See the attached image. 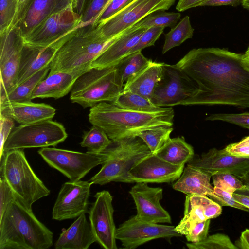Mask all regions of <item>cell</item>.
Returning <instances> with one entry per match:
<instances>
[{"label":"cell","mask_w":249,"mask_h":249,"mask_svg":"<svg viewBox=\"0 0 249 249\" xmlns=\"http://www.w3.org/2000/svg\"><path fill=\"white\" fill-rule=\"evenodd\" d=\"M176 0H134L103 23L97 25L104 37L112 38L148 15L169 9Z\"/></svg>","instance_id":"cell-12"},{"label":"cell","mask_w":249,"mask_h":249,"mask_svg":"<svg viewBox=\"0 0 249 249\" xmlns=\"http://www.w3.org/2000/svg\"><path fill=\"white\" fill-rule=\"evenodd\" d=\"M129 192L135 203L136 215L139 218L154 223H172L169 213L160 204L163 196L162 188L149 187L145 182H137Z\"/></svg>","instance_id":"cell-19"},{"label":"cell","mask_w":249,"mask_h":249,"mask_svg":"<svg viewBox=\"0 0 249 249\" xmlns=\"http://www.w3.org/2000/svg\"><path fill=\"white\" fill-rule=\"evenodd\" d=\"M32 0H18L17 12L11 28L15 27L21 19Z\"/></svg>","instance_id":"cell-48"},{"label":"cell","mask_w":249,"mask_h":249,"mask_svg":"<svg viewBox=\"0 0 249 249\" xmlns=\"http://www.w3.org/2000/svg\"><path fill=\"white\" fill-rule=\"evenodd\" d=\"M67 137L63 125L52 119L20 124L12 130L0 150L1 155L13 149L55 146Z\"/></svg>","instance_id":"cell-8"},{"label":"cell","mask_w":249,"mask_h":249,"mask_svg":"<svg viewBox=\"0 0 249 249\" xmlns=\"http://www.w3.org/2000/svg\"><path fill=\"white\" fill-rule=\"evenodd\" d=\"M50 65L40 70L17 86L6 95L0 97V105L12 102L31 101L32 94L38 84L50 71Z\"/></svg>","instance_id":"cell-29"},{"label":"cell","mask_w":249,"mask_h":249,"mask_svg":"<svg viewBox=\"0 0 249 249\" xmlns=\"http://www.w3.org/2000/svg\"><path fill=\"white\" fill-rule=\"evenodd\" d=\"M73 0H32L20 21L14 27L23 38L51 15L73 7Z\"/></svg>","instance_id":"cell-23"},{"label":"cell","mask_w":249,"mask_h":249,"mask_svg":"<svg viewBox=\"0 0 249 249\" xmlns=\"http://www.w3.org/2000/svg\"><path fill=\"white\" fill-rule=\"evenodd\" d=\"M242 59L243 63L249 68V46L245 53L242 54Z\"/></svg>","instance_id":"cell-56"},{"label":"cell","mask_w":249,"mask_h":249,"mask_svg":"<svg viewBox=\"0 0 249 249\" xmlns=\"http://www.w3.org/2000/svg\"><path fill=\"white\" fill-rule=\"evenodd\" d=\"M96 239L86 213L77 217L67 229H63L54 243L55 249H88Z\"/></svg>","instance_id":"cell-24"},{"label":"cell","mask_w":249,"mask_h":249,"mask_svg":"<svg viewBox=\"0 0 249 249\" xmlns=\"http://www.w3.org/2000/svg\"><path fill=\"white\" fill-rule=\"evenodd\" d=\"M88 213L89 222L97 242L105 249H117L116 229L113 219V197L107 190L98 192Z\"/></svg>","instance_id":"cell-14"},{"label":"cell","mask_w":249,"mask_h":249,"mask_svg":"<svg viewBox=\"0 0 249 249\" xmlns=\"http://www.w3.org/2000/svg\"><path fill=\"white\" fill-rule=\"evenodd\" d=\"M180 13L158 12L151 14L136 24L140 27L149 28L151 27H171L177 23L180 19Z\"/></svg>","instance_id":"cell-35"},{"label":"cell","mask_w":249,"mask_h":249,"mask_svg":"<svg viewBox=\"0 0 249 249\" xmlns=\"http://www.w3.org/2000/svg\"><path fill=\"white\" fill-rule=\"evenodd\" d=\"M24 46L23 38L15 27L0 35V97L16 86Z\"/></svg>","instance_id":"cell-15"},{"label":"cell","mask_w":249,"mask_h":249,"mask_svg":"<svg viewBox=\"0 0 249 249\" xmlns=\"http://www.w3.org/2000/svg\"><path fill=\"white\" fill-rule=\"evenodd\" d=\"M120 34L107 38L101 34L97 25L80 26L56 53L50 64L49 74L68 72L82 75L90 69L93 61Z\"/></svg>","instance_id":"cell-4"},{"label":"cell","mask_w":249,"mask_h":249,"mask_svg":"<svg viewBox=\"0 0 249 249\" xmlns=\"http://www.w3.org/2000/svg\"><path fill=\"white\" fill-rule=\"evenodd\" d=\"M113 103L126 109L142 112L155 111L162 108L156 106L151 100L130 92H121Z\"/></svg>","instance_id":"cell-31"},{"label":"cell","mask_w":249,"mask_h":249,"mask_svg":"<svg viewBox=\"0 0 249 249\" xmlns=\"http://www.w3.org/2000/svg\"><path fill=\"white\" fill-rule=\"evenodd\" d=\"M205 0H178L176 9L179 12H182L191 8L199 6Z\"/></svg>","instance_id":"cell-50"},{"label":"cell","mask_w":249,"mask_h":249,"mask_svg":"<svg viewBox=\"0 0 249 249\" xmlns=\"http://www.w3.org/2000/svg\"><path fill=\"white\" fill-rule=\"evenodd\" d=\"M241 5L244 8L249 10V0H242Z\"/></svg>","instance_id":"cell-57"},{"label":"cell","mask_w":249,"mask_h":249,"mask_svg":"<svg viewBox=\"0 0 249 249\" xmlns=\"http://www.w3.org/2000/svg\"><path fill=\"white\" fill-rule=\"evenodd\" d=\"M187 165L211 176L217 174L230 173L240 177L249 169V159L227 154L223 149L219 150L213 148L200 156L194 155L187 162Z\"/></svg>","instance_id":"cell-18"},{"label":"cell","mask_w":249,"mask_h":249,"mask_svg":"<svg viewBox=\"0 0 249 249\" xmlns=\"http://www.w3.org/2000/svg\"><path fill=\"white\" fill-rule=\"evenodd\" d=\"M174 117L172 107L142 112L126 109L109 102H102L92 107L89 114L91 124L102 129L111 140L138 136L147 129L173 126Z\"/></svg>","instance_id":"cell-2"},{"label":"cell","mask_w":249,"mask_h":249,"mask_svg":"<svg viewBox=\"0 0 249 249\" xmlns=\"http://www.w3.org/2000/svg\"><path fill=\"white\" fill-rule=\"evenodd\" d=\"M242 0H205L201 3V6H237L241 4Z\"/></svg>","instance_id":"cell-49"},{"label":"cell","mask_w":249,"mask_h":249,"mask_svg":"<svg viewBox=\"0 0 249 249\" xmlns=\"http://www.w3.org/2000/svg\"><path fill=\"white\" fill-rule=\"evenodd\" d=\"M0 115L9 117L21 125L52 119L55 109L44 103L31 101L12 102L0 105Z\"/></svg>","instance_id":"cell-22"},{"label":"cell","mask_w":249,"mask_h":249,"mask_svg":"<svg viewBox=\"0 0 249 249\" xmlns=\"http://www.w3.org/2000/svg\"><path fill=\"white\" fill-rule=\"evenodd\" d=\"M163 27H151L148 28L141 36L138 43L128 53L127 55L155 44L156 40L163 33ZM126 57V56H125Z\"/></svg>","instance_id":"cell-41"},{"label":"cell","mask_w":249,"mask_h":249,"mask_svg":"<svg viewBox=\"0 0 249 249\" xmlns=\"http://www.w3.org/2000/svg\"><path fill=\"white\" fill-rule=\"evenodd\" d=\"M81 15L70 6L47 18L33 29L24 37V45L44 48L65 35L83 26Z\"/></svg>","instance_id":"cell-11"},{"label":"cell","mask_w":249,"mask_h":249,"mask_svg":"<svg viewBox=\"0 0 249 249\" xmlns=\"http://www.w3.org/2000/svg\"><path fill=\"white\" fill-rule=\"evenodd\" d=\"M91 1L92 0H74L73 8L75 12L82 16Z\"/></svg>","instance_id":"cell-52"},{"label":"cell","mask_w":249,"mask_h":249,"mask_svg":"<svg viewBox=\"0 0 249 249\" xmlns=\"http://www.w3.org/2000/svg\"><path fill=\"white\" fill-rule=\"evenodd\" d=\"M190 249H238L226 234L216 233L207 237L197 243H187Z\"/></svg>","instance_id":"cell-36"},{"label":"cell","mask_w":249,"mask_h":249,"mask_svg":"<svg viewBox=\"0 0 249 249\" xmlns=\"http://www.w3.org/2000/svg\"><path fill=\"white\" fill-rule=\"evenodd\" d=\"M155 154L174 165H185L194 156L193 147L183 136L170 138Z\"/></svg>","instance_id":"cell-28"},{"label":"cell","mask_w":249,"mask_h":249,"mask_svg":"<svg viewBox=\"0 0 249 249\" xmlns=\"http://www.w3.org/2000/svg\"><path fill=\"white\" fill-rule=\"evenodd\" d=\"M223 150L227 154L237 157L249 159V145L234 147L229 144Z\"/></svg>","instance_id":"cell-47"},{"label":"cell","mask_w":249,"mask_h":249,"mask_svg":"<svg viewBox=\"0 0 249 249\" xmlns=\"http://www.w3.org/2000/svg\"><path fill=\"white\" fill-rule=\"evenodd\" d=\"M0 178L5 179L17 198L31 210L34 203L50 193L33 170L22 149L1 155Z\"/></svg>","instance_id":"cell-6"},{"label":"cell","mask_w":249,"mask_h":249,"mask_svg":"<svg viewBox=\"0 0 249 249\" xmlns=\"http://www.w3.org/2000/svg\"><path fill=\"white\" fill-rule=\"evenodd\" d=\"M112 140L101 128L92 125L90 129L84 132L81 146L87 148L88 152L99 154L111 143Z\"/></svg>","instance_id":"cell-33"},{"label":"cell","mask_w":249,"mask_h":249,"mask_svg":"<svg viewBox=\"0 0 249 249\" xmlns=\"http://www.w3.org/2000/svg\"><path fill=\"white\" fill-rule=\"evenodd\" d=\"M109 0H92L87 7L81 17V24L85 26L94 24Z\"/></svg>","instance_id":"cell-42"},{"label":"cell","mask_w":249,"mask_h":249,"mask_svg":"<svg viewBox=\"0 0 249 249\" xmlns=\"http://www.w3.org/2000/svg\"><path fill=\"white\" fill-rule=\"evenodd\" d=\"M185 165H174L152 153L141 159L128 172L132 183H171L179 178Z\"/></svg>","instance_id":"cell-17"},{"label":"cell","mask_w":249,"mask_h":249,"mask_svg":"<svg viewBox=\"0 0 249 249\" xmlns=\"http://www.w3.org/2000/svg\"><path fill=\"white\" fill-rule=\"evenodd\" d=\"M239 249H249V229H246L241 234L239 239L235 244Z\"/></svg>","instance_id":"cell-51"},{"label":"cell","mask_w":249,"mask_h":249,"mask_svg":"<svg viewBox=\"0 0 249 249\" xmlns=\"http://www.w3.org/2000/svg\"><path fill=\"white\" fill-rule=\"evenodd\" d=\"M175 227L143 221L136 215L130 217L117 228L116 238L124 249H134L152 240L181 236Z\"/></svg>","instance_id":"cell-13"},{"label":"cell","mask_w":249,"mask_h":249,"mask_svg":"<svg viewBox=\"0 0 249 249\" xmlns=\"http://www.w3.org/2000/svg\"><path fill=\"white\" fill-rule=\"evenodd\" d=\"M242 54L214 47L190 50L176 65L195 83L197 92L180 105L249 108V68Z\"/></svg>","instance_id":"cell-1"},{"label":"cell","mask_w":249,"mask_h":249,"mask_svg":"<svg viewBox=\"0 0 249 249\" xmlns=\"http://www.w3.org/2000/svg\"><path fill=\"white\" fill-rule=\"evenodd\" d=\"M124 84L116 65L92 68L76 80L70 98L84 108L102 102H114L122 92Z\"/></svg>","instance_id":"cell-7"},{"label":"cell","mask_w":249,"mask_h":249,"mask_svg":"<svg viewBox=\"0 0 249 249\" xmlns=\"http://www.w3.org/2000/svg\"><path fill=\"white\" fill-rule=\"evenodd\" d=\"M78 28L44 48L33 47L24 45L18 67L16 87L40 70L49 66L59 49L74 34Z\"/></svg>","instance_id":"cell-20"},{"label":"cell","mask_w":249,"mask_h":249,"mask_svg":"<svg viewBox=\"0 0 249 249\" xmlns=\"http://www.w3.org/2000/svg\"><path fill=\"white\" fill-rule=\"evenodd\" d=\"M212 176L201 170L187 165L173 188L186 195H201L209 196L214 191L210 183Z\"/></svg>","instance_id":"cell-27"},{"label":"cell","mask_w":249,"mask_h":249,"mask_svg":"<svg viewBox=\"0 0 249 249\" xmlns=\"http://www.w3.org/2000/svg\"><path fill=\"white\" fill-rule=\"evenodd\" d=\"M233 194L214 187L213 192L208 197L221 207L229 206L249 212V209L236 200L233 196Z\"/></svg>","instance_id":"cell-39"},{"label":"cell","mask_w":249,"mask_h":249,"mask_svg":"<svg viewBox=\"0 0 249 249\" xmlns=\"http://www.w3.org/2000/svg\"><path fill=\"white\" fill-rule=\"evenodd\" d=\"M0 217L2 216L8 205L17 197L13 191L5 180L0 178Z\"/></svg>","instance_id":"cell-45"},{"label":"cell","mask_w":249,"mask_h":249,"mask_svg":"<svg viewBox=\"0 0 249 249\" xmlns=\"http://www.w3.org/2000/svg\"><path fill=\"white\" fill-rule=\"evenodd\" d=\"M172 126H161L141 132L140 137L146 144L152 154H155L170 138Z\"/></svg>","instance_id":"cell-34"},{"label":"cell","mask_w":249,"mask_h":249,"mask_svg":"<svg viewBox=\"0 0 249 249\" xmlns=\"http://www.w3.org/2000/svg\"><path fill=\"white\" fill-rule=\"evenodd\" d=\"M212 178L214 187L231 193L248 189L236 176L231 174H217L213 175Z\"/></svg>","instance_id":"cell-38"},{"label":"cell","mask_w":249,"mask_h":249,"mask_svg":"<svg viewBox=\"0 0 249 249\" xmlns=\"http://www.w3.org/2000/svg\"><path fill=\"white\" fill-rule=\"evenodd\" d=\"M81 75L68 72H57L48 74L35 88L31 99L60 98L71 90L76 80Z\"/></svg>","instance_id":"cell-26"},{"label":"cell","mask_w":249,"mask_h":249,"mask_svg":"<svg viewBox=\"0 0 249 249\" xmlns=\"http://www.w3.org/2000/svg\"><path fill=\"white\" fill-rule=\"evenodd\" d=\"M196 92L195 83L176 64L163 63L161 79L157 84L151 100L158 107H171L180 105Z\"/></svg>","instance_id":"cell-10"},{"label":"cell","mask_w":249,"mask_h":249,"mask_svg":"<svg viewBox=\"0 0 249 249\" xmlns=\"http://www.w3.org/2000/svg\"><path fill=\"white\" fill-rule=\"evenodd\" d=\"M163 64L150 60L145 67L127 80L122 92H133L151 100L155 88L162 76Z\"/></svg>","instance_id":"cell-25"},{"label":"cell","mask_w":249,"mask_h":249,"mask_svg":"<svg viewBox=\"0 0 249 249\" xmlns=\"http://www.w3.org/2000/svg\"><path fill=\"white\" fill-rule=\"evenodd\" d=\"M211 219L195 223L185 235L187 240L190 243H197L205 239L208 235Z\"/></svg>","instance_id":"cell-44"},{"label":"cell","mask_w":249,"mask_h":249,"mask_svg":"<svg viewBox=\"0 0 249 249\" xmlns=\"http://www.w3.org/2000/svg\"><path fill=\"white\" fill-rule=\"evenodd\" d=\"M17 9L18 0H0V35L11 28Z\"/></svg>","instance_id":"cell-37"},{"label":"cell","mask_w":249,"mask_h":249,"mask_svg":"<svg viewBox=\"0 0 249 249\" xmlns=\"http://www.w3.org/2000/svg\"><path fill=\"white\" fill-rule=\"evenodd\" d=\"M233 196L236 200L249 209V196L235 193L233 194Z\"/></svg>","instance_id":"cell-54"},{"label":"cell","mask_w":249,"mask_h":249,"mask_svg":"<svg viewBox=\"0 0 249 249\" xmlns=\"http://www.w3.org/2000/svg\"><path fill=\"white\" fill-rule=\"evenodd\" d=\"M100 153L105 160L99 171L88 180L92 184L103 185L111 182L131 183L128 172L151 152L144 142L136 136L112 140Z\"/></svg>","instance_id":"cell-5"},{"label":"cell","mask_w":249,"mask_h":249,"mask_svg":"<svg viewBox=\"0 0 249 249\" xmlns=\"http://www.w3.org/2000/svg\"><path fill=\"white\" fill-rule=\"evenodd\" d=\"M230 144L234 147L249 145V136L243 138L240 141L237 142L232 143Z\"/></svg>","instance_id":"cell-55"},{"label":"cell","mask_w":249,"mask_h":249,"mask_svg":"<svg viewBox=\"0 0 249 249\" xmlns=\"http://www.w3.org/2000/svg\"><path fill=\"white\" fill-rule=\"evenodd\" d=\"M91 183L89 181L63 183L52 211V219L57 221L73 219L89 212Z\"/></svg>","instance_id":"cell-16"},{"label":"cell","mask_w":249,"mask_h":249,"mask_svg":"<svg viewBox=\"0 0 249 249\" xmlns=\"http://www.w3.org/2000/svg\"><path fill=\"white\" fill-rule=\"evenodd\" d=\"M205 120L225 122L249 129V112L238 114H213L206 117Z\"/></svg>","instance_id":"cell-40"},{"label":"cell","mask_w":249,"mask_h":249,"mask_svg":"<svg viewBox=\"0 0 249 249\" xmlns=\"http://www.w3.org/2000/svg\"><path fill=\"white\" fill-rule=\"evenodd\" d=\"M150 61L143 55L142 51L135 52L123 58L116 65L123 83L145 67Z\"/></svg>","instance_id":"cell-32"},{"label":"cell","mask_w":249,"mask_h":249,"mask_svg":"<svg viewBox=\"0 0 249 249\" xmlns=\"http://www.w3.org/2000/svg\"><path fill=\"white\" fill-rule=\"evenodd\" d=\"M148 28L136 23L122 32L92 63L90 68H104L116 65L138 43Z\"/></svg>","instance_id":"cell-21"},{"label":"cell","mask_w":249,"mask_h":249,"mask_svg":"<svg viewBox=\"0 0 249 249\" xmlns=\"http://www.w3.org/2000/svg\"><path fill=\"white\" fill-rule=\"evenodd\" d=\"M194 31L190 17L186 16L165 35L162 53H166L173 48L179 46L187 39L192 38Z\"/></svg>","instance_id":"cell-30"},{"label":"cell","mask_w":249,"mask_h":249,"mask_svg":"<svg viewBox=\"0 0 249 249\" xmlns=\"http://www.w3.org/2000/svg\"><path fill=\"white\" fill-rule=\"evenodd\" d=\"M73 1H74V0H73Z\"/></svg>","instance_id":"cell-58"},{"label":"cell","mask_w":249,"mask_h":249,"mask_svg":"<svg viewBox=\"0 0 249 249\" xmlns=\"http://www.w3.org/2000/svg\"><path fill=\"white\" fill-rule=\"evenodd\" d=\"M53 233L16 197L0 217V249H47Z\"/></svg>","instance_id":"cell-3"},{"label":"cell","mask_w":249,"mask_h":249,"mask_svg":"<svg viewBox=\"0 0 249 249\" xmlns=\"http://www.w3.org/2000/svg\"><path fill=\"white\" fill-rule=\"evenodd\" d=\"M46 163L67 177L70 181L80 180L92 169L104 161L101 154L73 151L56 148H41L38 151Z\"/></svg>","instance_id":"cell-9"},{"label":"cell","mask_w":249,"mask_h":249,"mask_svg":"<svg viewBox=\"0 0 249 249\" xmlns=\"http://www.w3.org/2000/svg\"><path fill=\"white\" fill-rule=\"evenodd\" d=\"M134 0H109L94 24L103 23Z\"/></svg>","instance_id":"cell-43"},{"label":"cell","mask_w":249,"mask_h":249,"mask_svg":"<svg viewBox=\"0 0 249 249\" xmlns=\"http://www.w3.org/2000/svg\"><path fill=\"white\" fill-rule=\"evenodd\" d=\"M237 178L248 187V189L244 190L237 191L235 193L249 196V169L243 176Z\"/></svg>","instance_id":"cell-53"},{"label":"cell","mask_w":249,"mask_h":249,"mask_svg":"<svg viewBox=\"0 0 249 249\" xmlns=\"http://www.w3.org/2000/svg\"><path fill=\"white\" fill-rule=\"evenodd\" d=\"M0 150L9 136L14 126V120L4 116H0Z\"/></svg>","instance_id":"cell-46"}]
</instances>
